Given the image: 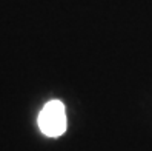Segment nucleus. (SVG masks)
Returning a JSON list of instances; mask_svg holds the SVG:
<instances>
[{"label":"nucleus","instance_id":"nucleus-1","mask_svg":"<svg viewBox=\"0 0 152 151\" xmlns=\"http://www.w3.org/2000/svg\"><path fill=\"white\" fill-rule=\"evenodd\" d=\"M39 127L43 134L49 137H58L66 130L65 106L58 100L48 102L39 114Z\"/></svg>","mask_w":152,"mask_h":151}]
</instances>
